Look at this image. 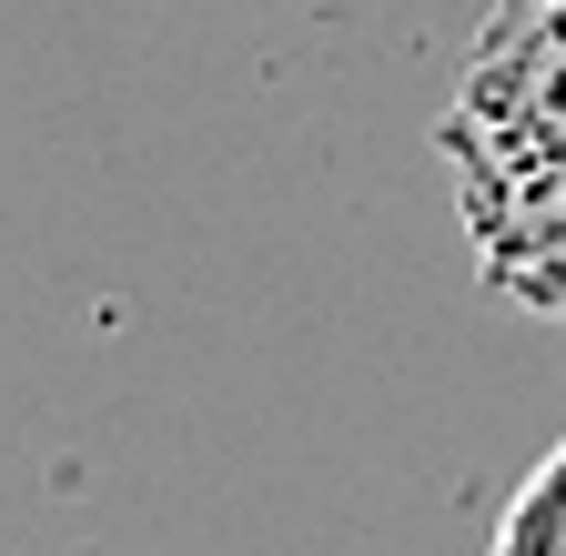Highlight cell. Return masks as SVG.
<instances>
[{"instance_id": "obj_1", "label": "cell", "mask_w": 566, "mask_h": 556, "mask_svg": "<svg viewBox=\"0 0 566 556\" xmlns=\"http://www.w3.org/2000/svg\"><path fill=\"white\" fill-rule=\"evenodd\" d=\"M455 223L506 304L566 324V0H495L436 122Z\"/></svg>"}, {"instance_id": "obj_2", "label": "cell", "mask_w": 566, "mask_h": 556, "mask_svg": "<svg viewBox=\"0 0 566 556\" xmlns=\"http://www.w3.org/2000/svg\"><path fill=\"white\" fill-rule=\"evenodd\" d=\"M485 556H566V436L536 455V475L506 496V516H495Z\"/></svg>"}]
</instances>
